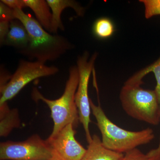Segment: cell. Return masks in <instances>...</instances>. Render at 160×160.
<instances>
[{
	"label": "cell",
	"instance_id": "9",
	"mask_svg": "<svg viewBox=\"0 0 160 160\" xmlns=\"http://www.w3.org/2000/svg\"><path fill=\"white\" fill-rule=\"evenodd\" d=\"M48 5L51 9L52 21L51 33L57 34L58 29L64 30L65 28L61 20V16L63 10L66 8H72L78 16H83L85 9L77 2L72 0H47Z\"/></svg>",
	"mask_w": 160,
	"mask_h": 160
},
{
	"label": "cell",
	"instance_id": "18",
	"mask_svg": "<svg viewBox=\"0 0 160 160\" xmlns=\"http://www.w3.org/2000/svg\"><path fill=\"white\" fill-rule=\"evenodd\" d=\"M15 19L13 9L9 8L2 2H0V21L10 22Z\"/></svg>",
	"mask_w": 160,
	"mask_h": 160
},
{
	"label": "cell",
	"instance_id": "17",
	"mask_svg": "<svg viewBox=\"0 0 160 160\" xmlns=\"http://www.w3.org/2000/svg\"><path fill=\"white\" fill-rule=\"evenodd\" d=\"M139 2L145 6V16L146 19L160 15V0H140Z\"/></svg>",
	"mask_w": 160,
	"mask_h": 160
},
{
	"label": "cell",
	"instance_id": "2",
	"mask_svg": "<svg viewBox=\"0 0 160 160\" xmlns=\"http://www.w3.org/2000/svg\"><path fill=\"white\" fill-rule=\"evenodd\" d=\"M92 114L102 135L103 146L112 151L125 153L138 147L150 143L154 138L151 128L132 131L121 128L107 117L100 105H95L90 99Z\"/></svg>",
	"mask_w": 160,
	"mask_h": 160
},
{
	"label": "cell",
	"instance_id": "12",
	"mask_svg": "<svg viewBox=\"0 0 160 160\" xmlns=\"http://www.w3.org/2000/svg\"><path fill=\"white\" fill-rule=\"evenodd\" d=\"M21 125L17 109H10L7 102L0 105V136L6 137Z\"/></svg>",
	"mask_w": 160,
	"mask_h": 160
},
{
	"label": "cell",
	"instance_id": "14",
	"mask_svg": "<svg viewBox=\"0 0 160 160\" xmlns=\"http://www.w3.org/2000/svg\"><path fill=\"white\" fill-rule=\"evenodd\" d=\"M150 72L154 73L156 80L157 85L154 90L157 96L160 108V57L155 62L150 66L140 70L126 81L125 84L128 85H142L143 78Z\"/></svg>",
	"mask_w": 160,
	"mask_h": 160
},
{
	"label": "cell",
	"instance_id": "7",
	"mask_svg": "<svg viewBox=\"0 0 160 160\" xmlns=\"http://www.w3.org/2000/svg\"><path fill=\"white\" fill-rule=\"evenodd\" d=\"M94 52L89 58L88 52H85L77 60V68L79 80L75 95V101L78 111L80 122L82 125L88 143L91 142L92 136L89 131V125L91 122L90 99L88 95V85L92 72L94 69V64L98 57Z\"/></svg>",
	"mask_w": 160,
	"mask_h": 160
},
{
	"label": "cell",
	"instance_id": "22",
	"mask_svg": "<svg viewBox=\"0 0 160 160\" xmlns=\"http://www.w3.org/2000/svg\"></svg>",
	"mask_w": 160,
	"mask_h": 160
},
{
	"label": "cell",
	"instance_id": "8",
	"mask_svg": "<svg viewBox=\"0 0 160 160\" xmlns=\"http://www.w3.org/2000/svg\"><path fill=\"white\" fill-rule=\"evenodd\" d=\"M76 133L72 124L63 128L55 136L46 141L51 148L54 160H81L85 149L76 139Z\"/></svg>",
	"mask_w": 160,
	"mask_h": 160
},
{
	"label": "cell",
	"instance_id": "6",
	"mask_svg": "<svg viewBox=\"0 0 160 160\" xmlns=\"http://www.w3.org/2000/svg\"><path fill=\"white\" fill-rule=\"evenodd\" d=\"M1 160L53 159L49 143L38 135L34 134L20 142L8 141L0 144Z\"/></svg>",
	"mask_w": 160,
	"mask_h": 160
},
{
	"label": "cell",
	"instance_id": "4",
	"mask_svg": "<svg viewBox=\"0 0 160 160\" xmlns=\"http://www.w3.org/2000/svg\"><path fill=\"white\" fill-rule=\"evenodd\" d=\"M123 110L132 118L157 126L160 122V108L154 90L141 85L124 84L120 92Z\"/></svg>",
	"mask_w": 160,
	"mask_h": 160
},
{
	"label": "cell",
	"instance_id": "19",
	"mask_svg": "<svg viewBox=\"0 0 160 160\" xmlns=\"http://www.w3.org/2000/svg\"><path fill=\"white\" fill-rule=\"evenodd\" d=\"M10 22L0 21V42L3 45L10 28Z\"/></svg>",
	"mask_w": 160,
	"mask_h": 160
},
{
	"label": "cell",
	"instance_id": "1",
	"mask_svg": "<svg viewBox=\"0 0 160 160\" xmlns=\"http://www.w3.org/2000/svg\"><path fill=\"white\" fill-rule=\"evenodd\" d=\"M15 19L19 20L29 33V45L21 54L30 59L45 63L60 58L73 49V45L66 38L47 32L37 20L26 14L22 9H13Z\"/></svg>",
	"mask_w": 160,
	"mask_h": 160
},
{
	"label": "cell",
	"instance_id": "13",
	"mask_svg": "<svg viewBox=\"0 0 160 160\" xmlns=\"http://www.w3.org/2000/svg\"><path fill=\"white\" fill-rule=\"evenodd\" d=\"M26 7L34 12L37 20L46 31H51L52 13L45 0H24Z\"/></svg>",
	"mask_w": 160,
	"mask_h": 160
},
{
	"label": "cell",
	"instance_id": "16",
	"mask_svg": "<svg viewBox=\"0 0 160 160\" xmlns=\"http://www.w3.org/2000/svg\"><path fill=\"white\" fill-rule=\"evenodd\" d=\"M122 160H160V152L152 149L144 154L136 148L125 153Z\"/></svg>",
	"mask_w": 160,
	"mask_h": 160
},
{
	"label": "cell",
	"instance_id": "3",
	"mask_svg": "<svg viewBox=\"0 0 160 160\" xmlns=\"http://www.w3.org/2000/svg\"><path fill=\"white\" fill-rule=\"evenodd\" d=\"M79 80L77 66H72L69 68V77L66 82L64 93L58 99H48L44 97L37 88H34L32 90V99L35 101H42L51 111L54 126L49 138L54 137L69 124H72L74 129L78 126L79 116L75 101V95L78 86Z\"/></svg>",
	"mask_w": 160,
	"mask_h": 160
},
{
	"label": "cell",
	"instance_id": "5",
	"mask_svg": "<svg viewBox=\"0 0 160 160\" xmlns=\"http://www.w3.org/2000/svg\"><path fill=\"white\" fill-rule=\"evenodd\" d=\"M59 69L54 66H49L45 63L21 60L17 69L8 83L0 89V105L13 98L22 89L32 81L38 78L56 74Z\"/></svg>",
	"mask_w": 160,
	"mask_h": 160
},
{
	"label": "cell",
	"instance_id": "11",
	"mask_svg": "<svg viewBox=\"0 0 160 160\" xmlns=\"http://www.w3.org/2000/svg\"><path fill=\"white\" fill-rule=\"evenodd\" d=\"M29 42V33L22 23L17 19L11 21L4 44L18 48L20 51L26 49Z\"/></svg>",
	"mask_w": 160,
	"mask_h": 160
},
{
	"label": "cell",
	"instance_id": "15",
	"mask_svg": "<svg viewBox=\"0 0 160 160\" xmlns=\"http://www.w3.org/2000/svg\"><path fill=\"white\" fill-rule=\"evenodd\" d=\"M93 34L100 39L110 37L115 31L114 24L108 18H101L95 22L92 27Z\"/></svg>",
	"mask_w": 160,
	"mask_h": 160
},
{
	"label": "cell",
	"instance_id": "10",
	"mask_svg": "<svg viewBox=\"0 0 160 160\" xmlns=\"http://www.w3.org/2000/svg\"><path fill=\"white\" fill-rule=\"evenodd\" d=\"M124 155L123 153L106 148L101 139L94 134L91 142L88 143L86 153L81 160H122Z\"/></svg>",
	"mask_w": 160,
	"mask_h": 160
},
{
	"label": "cell",
	"instance_id": "21",
	"mask_svg": "<svg viewBox=\"0 0 160 160\" xmlns=\"http://www.w3.org/2000/svg\"><path fill=\"white\" fill-rule=\"evenodd\" d=\"M157 152H160V140H159V143L158 146L156 149H154Z\"/></svg>",
	"mask_w": 160,
	"mask_h": 160
},
{
	"label": "cell",
	"instance_id": "20",
	"mask_svg": "<svg viewBox=\"0 0 160 160\" xmlns=\"http://www.w3.org/2000/svg\"><path fill=\"white\" fill-rule=\"evenodd\" d=\"M1 2L13 9H22L26 7L24 0H2Z\"/></svg>",
	"mask_w": 160,
	"mask_h": 160
}]
</instances>
